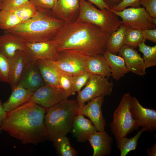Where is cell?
I'll list each match as a JSON object with an SVG mask.
<instances>
[{"label":"cell","mask_w":156,"mask_h":156,"mask_svg":"<svg viewBox=\"0 0 156 156\" xmlns=\"http://www.w3.org/2000/svg\"><path fill=\"white\" fill-rule=\"evenodd\" d=\"M88 141L93 149V156L110 155L113 140L107 131H97L90 136Z\"/></svg>","instance_id":"obj_19"},{"label":"cell","mask_w":156,"mask_h":156,"mask_svg":"<svg viewBox=\"0 0 156 156\" xmlns=\"http://www.w3.org/2000/svg\"><path fill=\"white\" fill-rule=\"evenodd\" d=\"M127 28V27L121 24L117 30L111 33L107 43V50L116 55L125 44V36Z\"/></svg>","instance_id":"obj_25"},{"label":"cell","mask_w":156,"mask_h":156,"mask_svg":"<svg viewBox=\"0 0 156 156\" xmlns=\"http://www.w3.org/2000/svg\"><path fill=\"white\" fill-rule=\"evenodd\" d=\"M38 11L36 16L4 32L14 34L25 42H35L53 40L65 23L51 15H53L51 13Z\"/></svg>","instance_id":"obj_3"},{"label":"cell","mask_w":156,"mask_h":156,"mask_svg":"<svg viewBox=\"0 0 156 156\" xmlns=\"http://www.w3.org/2000/svg\"><path fill=\"white\" fill-rule=\"evenodd\" d=\"M33 62L37 67L45 84L60 88L59 81L60 70L54 61L38 60Z\"/></svg>","instance_id":"obj_17"},{"label":"cell","mask_w":156,"mask_h":156,"mask_svg":"<svg viewBox=\"0 0 156 156\" xmlns=\"http://www.w3.org/2000/svg\"><path fill=\"white\" fill-rule=\"evenodd\" d=\"M111 33L89 23L75 21L65 23L53 40L58 52L69 51L90 56L103 55Z\"/></svg>","instance_id":"obj_1"},{"label":"cell","mask_w":156,"mask_h":156,"mask_svg":"<svg viewBox=\"0 0 156 156\" xmlns=\"http://www.w3.org/2000/svg\"><path fill=\"white\" fill-rule=\"evenodd\" d=\"M139 51L143 54L142 58L146 68L156 65V45L151 47L146 45L145 42L138 46Z\"/></svg>","instance_id":"obj_29"},{"label":"cell","mask_w":156,"mask_h":156,"mask_svg":"<svg viewBox=\"0 0 156 156\" xmlns=\"http://www.w3.org/2000/svg\"><path fill=\"white\" fill-rule=\"evenodd\" d=\"M140 3L151 16L156 17V0H140Z\"/></svg>","instance_id":"obj_38"},{"label":"cell","mask_w":156,"mask_h":156,"mask_svg":"<svg viewBox=\"0 0 156 156\" xmlns=\"http://www.w3.org/2000/svg\"><path fill=\"white\" fill-rule=\"evenodd\" d=\"M9 83L12 89L17 85L26 65L29 61L23 51H17L10 59Z\"/></svg>","instance_id":"obj_18"},{"label":"cell","mask_w":156,"mask_h":156,"mask_svg":"<svg viewBox=\"0 0 156 156\" xmlns=\"http://www.w3.org/2000/svg\"><path fill=\"white\" fill-rule=\"evenodd\" d=\"M68 97L62 88L44 84L33 92L30 101L48 109Z\"/></svg>","instance_id":"obj_11"},{"label":"cell","mask_w":156,"mask_h":156,"mask_svg":"<svg viewBox=\"0 0 156 156\" xmlns=\"http://www.w3.org/2000/svg\"><path fill=\"white\" fill-rule=\"evenodd\" d=\"M146 152L148 156H156V143H154L152 146L147 148L146 150Z\"/></svg>","instance_id":"obj_42"},{"label":"cell","mask_w":156,"mask_h":156,"mask_svg":"<svg viewBox=\"0 0 156 156\" xmlns=\"http://www.w3.org/2000/svg\"><path fill=\"white\" fill-rule=\"evenodd\" d=\"M92 4L98 7L100 10H103L105 9H110L109 5L104 0H87Z\"/></svg>","instance_id":"obj_40"},{"label":"cell","mask_w":156,"mask_h":156,"mask_svg":"<svg viewBox=\"0 0 156 156\" xmlns=\"http://www.w3.org/2000/svg\"><path fill=\"white\" fill-rule=\"evenodd\" d=\"M9 68V59L0 53V81L8 83Z\"/></svg>","instance_id":"obj_34"},{"label":"cell","mask_w":156,"mask_h":156,"mask_svg":"<svg viewBox=\"0 0 156 156\" xmlns=\"http://www.w3.org/2000/svg\"><path fill=\"white\" fill-rule=\"evenodd\" d=\"M79 8V0H58L51 12L65 23H71L77 19Z\"/></svg>","instance_id":"obj_14"},{"label":"cell","mask_w":156,"mask_h":156,"mask_svg":"<svg viewBox=\"0 0 156 156\" xmlns=\"http://www.w3.org/2000/svg\"><path fill=\"white\" fill-rule=\"evenodd\" d=\"M103 55L109 65L112 76L116 80H119L129 72L122 56L113 54L106 50Z\"/></svg>","instance_id":"obj_24"},{"label":"cell","mask_w":156,"mask_h":156,"mask_svg":"<svg viewBox=\"0 0 156 156\" xmlns=\"http://www.w3.org/2000/svg\"><path fill=\"white\" fill-rule=\"evenodd\" d=\"M91 75L86 72L78 75L73 76V89L75 93L79 92L82 88L87 84Z\"/></svg>","instance_id":"obj_33"},{"label":"cell","mask_w":156,"mask_h":156,"mask_svg":"<svg viewBox=\"0 0 156 156\" xmlns=\"http://www.w3.org/2000/svg\"><path fill=\"white\" fill-rule=\"evenodd\" d=\"M47 109L29 101L6 112L2 130L24 144L36 145L44 142L49 138L44 124Z\"/></svg>","instance_id":"obj_2"},{"label":"cell","mask_w":156,"mask_h":156,"mask_svg":"<svg viewBox=\"0 0 156 156\" xmlns=\"http://www.w3.org/2000/svg\"><path fill=\"white\" fill-rule=\"evenodd\" d=\"M87 71L91 75L108 78L112 76L109 65L103 54L88 56L86 60Z\"/></svg>","instance_id":"obj_23"},{"label":"cell","mask_w":156,"mask_h":156,"mask_svg":"<svg viewBox=\"0 0 156 156\" xmlns=\"http://www.w3.org/2000/svg\"><path fill=\"white\" fill-rule=\"evenodd\" d=\"M104 97L101 96L96 97L89 101L87 104H84L79 106L77 113V114L88 117L99 131H105L106 125L102 110Z\"/></svg>","instance_id":"obj_13"},{"label":"cell","mask_w":156,"mask_h":156,"mask_svg":"<svg viewBox=\"0 0 156 156\" xmlns=\"http://www.w3.org/2000/svg\"><path fill=\"white\" fill-rule=\"evenodd\" d=\"M44 84L37 67L34 62L29 61L25 66L17 85L34 92Z\"/></svg>","instance_id":"obj_16"},{"label":"cell","mask_w":156,"mask_h":156,"mask_svg":"<svg viewBox=\"0 0 156 156\" xmlns=\"http://www.w3.org/2000/svg\"><path fill=\"white\" fill-rule=\"evenodd\" d=\"M131 97L129 92L124 94L113 113L110 126L116 141L139 129L131 111Z\"/></svg>","instance_id":"obj_6"},{"label":"cell","mask_w":156,"mask_h":156,"mask_svg":"<svg viewBox=\"0 0 156 156\" xmlns=\"http://www.w3.org/2000/svg\"><path fill=\"white\" fill-rule=\"evenodd\" d=\"M12 90V93L9 99L3 103L6 112L12 110L30 101L34 92L18 85Z\"/></svg>","instance_id":"obj_22"},{"label":"cell","mask_w":156,"mask_h":156,"mask_svg":"<svg viewBox=\"0 0 156 156\" xmlns=\"http://www.w3.org/2000/svg\"><path fill=\"white\" fill-rule=\"evenodd\" d=\"M97 131L91 120L85 118L83 115L78 114L75 116L71 132L79 141H88L90 136Z\"/></svg>","instance_id":"obj_21"},{"label":"cell","mask_w":156,"mask_h":156,"mask_svg":"<svg viewBox=\"0 0 156 156\" xmlns=\"http://www.w3.org/2000/svg\"><path fill=\"white\" fill-rule=\"evenodd\" d=\"M122 0H104L105 2L108 5L110 8L117 5Z\"/></svg>","instance_id":"obj_43"},{"label":"cell","mask_w":156,"mask_h":156,"mask_svg":"<svg viewBox=\"0 0 156 156\" xmlns=\"http://www.w3.org/2000/svg\"><path fill=\"white\" fill-rule=\"evenodd\" d=\"M79 107L77 101L67 99L47 109L44 124L49 138L54 142L71 131Z\"/></svg>","instance_id":"obj_4"},{"label":"cell","mask_w":156,"mask_h":156,"mask_svg":"<svg viewBox=\"0 0 156 156\" xmlns=\"http://www.w3.org/2000/svg\"><path fill=\"white\" fill-rule=\"evenodd\" d=\"M88 56L69 51L59 52L54 62L61 71L73 76L87 72L86 60Z\"/></svg>","instance_id":"obj_9"},{"label":"cell","mask_w":156,"mask_h":156,"mask_svg":"<svg viewBox=\"0 0 156 156\" xmlns=\"http://www.w3.org/2000/svg\"><path fill=\"white\" fill-rule=\"evenodd\" d=\"M1 3H2V0H0V8L1 5Z\"/></svg>","instance_id":"obj_44"},{"label":"cell","mask_w":156,"mask_h":156,"mask_svg":"<svg viewBox=\"0 0 156 156\" xmlns=\"http://www.w3.org/2000/svg\"><path fill=\"white\" fill-rule=\"evenodd\" d=\"M4 33L0 36V53L9 59L17 51H24L25 42L14 34L8 32Z\"/></svg>","instance_id":"obj_20"},{"label":"cell","mask_w":156,"mask_h":156,"mask_svg":"<svg viewBox=\"0 0 156 156\" xmlns=\"http://www.w3.org/2000/svg\"><path fill=\"white\" fill-rule=\"evenodd\" d=\"M23 21L12 11L0 10V28L8 31Z\"/></svg>","instance_id":"obj_27"},{"label":"cell","mask_w":156,"mask_h":156,"mask_svg":"<svg viewBox=\"0 0 156 156\" xmlns=\"http://www.w3.org/2000/svg\"><path fill=\"white\" fill-rule=\"evenodd\" d=\"M29 3V0H2L0 10H12Z\"/></svg>","instance_id":"obj_35"},{"label":"cell","mask_w":156,"mask_h":156,"mask_svg":"<svg viewBox=\"0 0 156 156\" xmlns=\"http://www.w3.org/2000/svg\"><path fill=\"white\" fill-rule=\"evenodd\" d=\"M59 154L62 156H75L77 153L66 136L60 137L53 142Z\"/></svg>","instance_id":"obj_30"},{"label":"cell","mask_w":156,"mask_h":156,"mask_svg":"<svg viewBox=\"0 0 156 156\" xmlns=\"http://www.w3.org/2000/svg\"><path fill=\"white\" fill-rule=\"evenodd\" d=\"M113 11L122 18L121 24L127 27L142 30L156 29V17L151 16L144 7Z\"/></svg>","instance_id":"obj_7"},{"label":"cell","mask_w":156,"mask_h":156,"mask_svg":"<svg viewBox=\"0 0 156 156\" xmlns=\"http://www.w3.org/2000/svg\"><path fill=\"white\" fill-rule=\"evenodd\" d=\"M73 76L60 70L59 75L60 87L69 96L75 94L73 89Z\"/></svg>","instance_id":"obj_32"},{"label":"cell","mask_w":156,"mask_h":156,"mask_svg":"<svg viewBox=\"0 0 156 156\" xmlns=\"http://www.w3.org/2000/svg\"><path fill=\"white\" fill-rule=\"evenodd\" d=\"M55 1H56V2L58 0H54Z\"/></svg>","instance_id":"obj_45"},{"label":"cell","mask_w":156,"mask_h":156,"mask_svg":"<svg viewBox=\"0 0 156 156\" xmlns=\"http://www.w3.org/2000/svg\"><path fill=\"white\" fill-rule=\"evenodd\" d=\"M140 0H122L117 5L111 9L115 11H120L128 6L134 8H138L140 7Z\"/></svg>","instance_id":"obj_37"},{"label":"cell","mask_w":156,"mask_h":156,"mask_svg":"<svg viewBox=\"0 0 156 156\" xmlns=\"http://www.w3.org/2000/svg\"><path fill=\"white\" fill-rule=\"evenodd\" d=\"M144 131L142 128L132 138H128L125 136L116 141L117 147L120 151V156H125L131 151L136 149L138 140Z\"/></svg>","instance_id":"obj_26"},{"label":"cell","mask_w":156,"mask_h":156,"mask_svg":"<svg viewBox=\"0 0 156 156\" xmlns=\"http://www.w3.org/2000/svg\"><path fill=\"white\" fill-rule=\"evenodd\" d=\"M142 31L127 27L125 36L124 44L133 49L138 47L140 43L146 40L142 36Z\"/></svg>","instance_id":"obj_28"},{"label":"cell","mask_w":156,"mask_h":156,"mask_svg":"<svg viewBox=\"0 0 156 156\" xmlns=\"http://www.w3.org/2000/svg\"><path fill=\"white\" fill-rule=\"evenodd\" d=\"M24 51L29 61L32 62L38 60L55 61L59 54L53 40L35 42H25Z\"/></svg>","instance_id":"obj_10"},{"label":"cell","mask_w":156,"mask_h":156,"mask_svg":"<svg viewBox=\"0 0 156 156\" xmlns=\"http://www.w3.org/2000/svg\"><path fill=\"white\" fill-rule=\"evenodd\" d=\"M113 83L108 78L97 75H91L84 88L78 92L77 101L79 106L96 97L111 95Z\"/></svg>","instance_id":"obj_8"},{"label":"cell","mask_w":156,"mask_h":156,"mask_svg":"<svg viewBox=\"0 0 156 156\" xmlns=\"http://www.w3.org/2000/svg\"><path fill=\"white\" fill-rule=\"evenodd\" d=\"M79 14L75 21L89 23L111 33L121 25L118 16L111 9L98 10L85 0H79Z\"/></svg>","instance_id":"obj_5"},{"label":"cell","mask_w":156,"mask_h":156,"mask_svg":"<svg viewBox=\"0 0 156 156\" xmlns=\"http://www.w3.org/2000/svg\"><path fill=\"white\" fill-rule=\"evenodd\" d=\"M6 113L1 99H0V134L1 133L2 130L1 125L2 121L4 119Z\"/></svg>","instance_id":"obj_41"},{"label":"cell","mask_w":156,"mask_h":156,"mask_svg":"<svg viewBox=\"0 0 156 156\" xmlns=\"http://www.w3.org/2000/svg\"><path fill=\"white\" fill-rule=\"evenodd\" d=\"M118 53L123 58L129 72L139 76L146 74V68L144 60L134 49L124 44Z\"/></svg>","instance_id":"obj_15"},{"label":"cell","mask_w":156,"mask_h":156,"mask_svg":"<svg viewBox=\"0 0 156 156\" xmlns=\"http://www.w3.org/2000/svg\"><path fill=\"white\" fill-rule=\"evenodd\" d=\"M29 1L38 11H41L52 10L56 3L54 0H29Z\"/></svg>","instance_id":"obj_36"},{"label":"cell","mask_w":156,"mask_h":156,"mask_svg":"<svg viewBox=\"0 0 156 156\" xmlns=\"http://www.w3.org/2000/svg\"><path fill=\"white\" fill-rule=\"evenodd\" d=\"M142 36L146 40L156 43V29H147L142 31Z\"/></svg>","instance_id":"obj_39"},{"label":"cell","mask_w":156,"mask_h":156,"mask_svg":"<svg viewBox=\"0 0 156 156\" xmlns=\"http://www.w3.org/2000/svg\"><path fill=\"white\" fill-rule=\"evenodd\" d=\"M10 11H12L23 22L36 16L39 13L36 8L30 3Z\"/></svg>","instance_id":"obj_31"},{"label":"cell","mask_w":156,"mask_h":156,"mask_svg":"<svg viewBox=\"0 0 156 156\" xmlns=\"http://www.w3.org/2000/svg\"><path fill=\"white\" fill-rule=\"evenodd\" d=\"M131 111L133 118L144 131L153 132L156 130V111L144 107L136 97H131Z\"/></svg>","instance_id":"obj_12"}]
</instances>
